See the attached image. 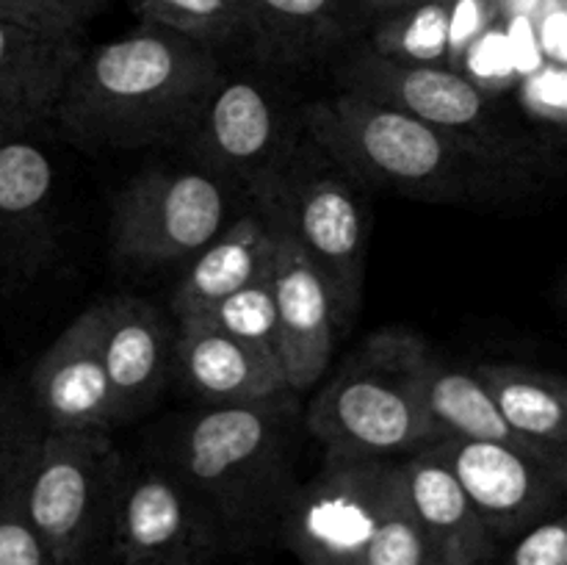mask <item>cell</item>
Instances as JSON below:
<instances>
[{
	"label": "cell",
	"mask_w": 567,
	"mask_h": 565,
	"mask_svg": "<svg viewBox=\"0 0 567 565\" xmlns=\"http://www.w3.org/2000/svg\"><path fill=\"white\" fill-rule=\"evenodd\" d=\"M476 565H502L498 559H487V563H476Z\"/></svg>",
	"instance_id": "37"
},
{
	"label": "cell",
	"mask_w": 567,
	"mask_h": 565,
	"mask_svg": "<svg viewBox=\"0 0 567 565\" xmlns=\"http://www.w3.org/2000/svg\"><path fill=\"white\" fill-rule=\"evenodd\" d=\"M266 280L275 299L277 360L291 393L302 397L330 369L336 341L347 327L341 325L324 277L280 227Z\"/></svg>",
	"instance_id": "13"
},
{
	"label": "cell",
	"mask_w": 567,
	"mask_h": 565,
	"mask_svg": "<svg viewBox=\"0 0 567 565\" xmlns=\"http://www.w3.org/2000/svg\"><path fill=\"white\" fill-rule=\"evenodd\" d=\"M360 565H441L410 513L396 463H393L385 502H382L380 524Z\"/></svg>",
	"instance_id": "27"
},
{
	"label": "cell",
	"mask_w": 567,
	"mask_h": 565,
	"mask_svg": "<svg viewBox=\"0 0 567 565\" xmlns=\"http://www.w3.org/2000/svg\"><path fill=\"white\" fill-rule=\"evenodd\" d=\"M432 449L454 471L498 548L563 510L567 491L563 458L493 441H441Z\"/></svg>",
	"instance_id": "11"
},
{
	"label": "cell",
	"mask_w": 567,
	"mask_h": 565,
	"mask_svg": "<svg viewBox=\"0 0 567 565\" xmlns=\"http://www.w3.org/2000/svg\"><path fill=\"white\" fill-rule=\"evenodd\" d=\"M502 565H567V521L563 510L537 521L515 541H509Z\"/></svg>",
	"instance_id": "30"
},
{
	"label": "cell",
	"mask_w": 567,
	"mask_h": 565,
	"mask_svg": "<svg viewBox=\"0 0 567 565\" xmlns=\"http://www.w3.org/2000/svg\"><path fill=\"white\" fill-rule=\"evenodd\" d=\"M172 371L203 408L269 404L291 399L280 363L203 321H181L175 330Z\"/></svg>",
	"instance_id": "17"
},
{
	"label": "cell",
	"mask_w": 567,
	"mask_h": 565,
	"mask_svg": "<svg viewBox=\"0 0 567 565\" xmlns=\"http://www.w3.org/2000/svg\"><path fill=\"white\" fill-rule=\"evenodd\" d=\"M369 17L358 0H244V39L264 64L305 70L341 53Z\"/></svg>",
	"instance_id": "18"
},
{
	"label": "cell",
	"mask_w": 567,
	"mask_h": 565,
	"mask_svg": "<svg viewBox=\"0 0 567 565\" xmlns=\"http://www.w3.org/2000/svg\"><path fill=\"white\" fill-rule=\"evenodd\" d=\"M421 404L432 443L441 441H493L520 443L504 424L491 393L474 369L443 363L430 355L421 377ZM524 446V443H520Z\"/></svg>",
	"instance_id": "23"
},
{
	"label": "cell",
	"mask_w": 567,
	"mask_h": 565,
	"mask_svg": "<svg viewBox=\"0 0 567 565\" xmlns=\"http://www.w3.org/2000/svg\"><path fill=\"white\" fill-rule=\"evenodd\" d=\"M125 465L111 432L42 430L37 438L17 502L55 565H105Z\"/></svg>",
	"instance_id": "6"
},
{
	"label": "cell",
	"mask_w": 567,
	"mask_h": 565,
	"mask_svg": "<svg viewBox=\"0 0 567 565\" xmlns=\"http://www.w3.org/2000/svg\"><path fill=\"white\" fill-rule=\"evenodd\" d=\"M255 205L299 244L336 299L341 325L360 310L365 286L363 186L332 164L308 138V150L293 147L286 166L252 194Z\"/></svg>",
	"instance_id": "7"
},
{
	"label": "cell",
	"mask_w": 567,
	"mask_h": 565,
	"mask_svg": "<svg viewBox=\"0 0 567 565\" xmlns=\"http://www.w3.org/2000/svg\"><path fill=\"white\" fill-rule=\"evenodd\" d=\"M299 397L181 413L161 427L150 458L169 469L205 507L225 552L277 537L299 480Z\"/></svg>",
	"instance_id": "1"
},
{
	"label": "cell",
	"mask_w": 567,
	"mask_h": 565,
	"mask_svg": "<svg viewBox=\"0 0 567 565\" xmlns=\"http://www.w3.org/2000/svg\"><path fill=\"white\" fill-rule=\"evenodd\" d=\"M42 435L25 391L0 386V507L20 482L33 443Z\"/></svg>",
	"instance_id": "28"
},
{
	"label": "cell",
	"mask_w": 567,
	"mask_h": 565,
	"mask_svg": "<svg viewBox=\"0 0 567 565\" xmlns=\"http://www.w3.org/2000/svg\"><path fill=\"white\" fill-rule=\"evenodd\" d=\"M0 17L11 22H22V25L44 28V31H83L53 0H0Z\"/></svg>",
	"instance_id": "33"
},
{
	"label": "cell",
	"mask_w": 567,
	"mask_h": 565,
	"mask_svg": "<svg viewBox=\"0 0 567 565\" xmlns=\"http://www.w3.org/2000/svg\"><path fill=\"white\" fill-rule=\"evenodd\" d=\"M393 463L324 454V465L299 482L277 537L299 565H360L377 524Z\"/></svg>",
	"instance_id": "9"
},
{
	"label": "cell",
	"mask_w": 567,
	"mask_h": 565,
	"mask_svg": "<svg viewBox=\"0 0 567 565\" xmlns=\"http://www.w3.org/2000/svg\"><path fill=\"white\" fill-rule=\"evenodd\" d=\"M299 122L305 136L363 188L435 205L507 194L504 183L435 127L365 94L341 89L310 100Z\"/></svg>",
	"instance_id": "3"
},
{
	"label": "cell",
	"mask_w": 567,
	"mask_h": 565,
	"mask_svg": "<svg viewBox=\"0 0 567 565\" xmlns=\"http://www.w3.org/2000/svg\"><path fill=\"white\" fill-rule=\"evenodd\" d=\"M55 166L25 133L0 138V280H33L59 255Z\"/></svg>",
	"instance_id": "15"
},
{
	"label": "cell",
	"mask_w": 567,
	"mask_h": 565,
	"mask_svg": "<svg viewBox=\"0 0 567 565\" xmlns=\"http://www.w3.org/2000/svg\"><path fill=\"white\" fill-rule=\"evenodd\" d=\"M275 236V222L258 205L249 214L227 222L203 249L186 260V271L172 297L177 325L197 319L233 291L260 280L269 269Z\"/></svg>",
	"instance_id": "21"
},
{
	"label": "cell",
	"mask_w": 567,
	"mask_h": 565,
	"mask_svg": "<svg viewBox=\"0 0 567 565\" xmlns=\"http://www.w3.org/2000/svg\"><path fill=\"white\" fill-rule=\"evenodd\" d=\"M142 22L221 50L244 39V0H127Z\"/></svg>",
	"instance_id": "25"
},
{
	"label": "cell",
	"mask_w": 567,
	"mask_h": 565,
	"mask_svg": "<svg viewBox=\"0 0 567 565\" xmlns=\"http://www.w3.org/2000/svg\"><path fill=\"white\" fill-rule=\"evenodd\" d=\"M0 565H55L44 543L22 515L17 487L0 507Z\"/></svg>",
	"instance_id": "31"
},
{
	"label": "cell",
	"mask_w": 567,
	"mask_h": 565,
	"mask_svg": "<svg viewBox=\"0 0 567 565\" xmlns=\"http://www.w3.org/2000/svg\"><path fill=\"white\" fill-rule=\"evenodd\" d=\"M225 225V181L203 170H147L116 194L111 247L120 264L161 269L192 258Z\"/></svg>",
	"instance_id": "8"
},
{
	"label": "cell",
	"mask_w": 567,
	"mask_h": 565,
	"mask_svg": "<svg viewBox=\"0 0 567 565\" xmlns=\"http://www.w3.org/2000/svg\"><path fill=\"white\" fill-rule=\"evenodd\" d=\"M219 75L216 50L142 22L125 37L83 50L53 122L86 150L183 142Z\"/></svg>",
	"instance_id": "2"
},
{
	"label": "cell",
	"mask_w": 567,
	"mask_h": 565,
	"mask_svg": "<svg viewBox=\"0 0 567 565\" xmlns=\"http://www.w3.org/2000/svg\"><path fill=\"white\" fill-rule=\"evenodd\" d=\"M53 3H59L61 9H64L66 14L83 28L94 14H97V11H103L111 0H53Z\"/></svg>",
	"instance_id": "34"
},
{
	"label": "cell",
	"mask_w": 567,
	"mask_h": 565,
	"mask_svg": "<svg viewBox=\"0 0 567 565\" xmlns=\"http://www.w3.org/2000/svg\"><path fill=\"white\" fill-rule=\"evenodd\" d=\"M369 48L399 64L449 66V0H419L380 14Z\"/></svg>",
	"instance_id": "24"
},
{
	"label": "cell",
	"mask_w": 567,
	"mask_h": 565,
	"mask_svg": "<svg viewBox=\"0 0 567 565\" xmlns=\"http://www.w3.org/2000/svg\"><path fill=\"white\" fill-rule=\"evenodd\" d=\"M518 114L524 116L526 125H529L537 136H540V131H551L557 138L565 136V127H567L565 66L540 61L535 70L524 72V78L518 81ZM543 142H546V138H543Z\"/></svg>",
	"instance_id": "29"
},
{
	"label": "cell",
	"mask_w": 567,
	"mask_h": 565,
	"mask_svg": "<svg viewBox=\"0 0 567 565\" xmlns=\"http://www.w3.org/2000/svg\"><path fill=\"white\" fill-rule=\"evenodd\" d=\"M100 355L114 397L116 424L142 415L172 374L175 330L153 302L131 294L100 299Z\"/></svg>",
	"instance_id": "16"
},
{
	"label": "cell",
	"mask_w": 567,
	"mask_h": 565,
	"mask_svg": "<svg viewBox=\"0 0 567 565\" xmlns=\"http://www.w3.org/2000/svg\"><path fill=\"white\" fill-rule=\"evenodd\" d=\"M192 321L210 325L214 330L230 336L233 341L247 343V347L258 349V352L277 360V316L266 275L260 277V280L233 291L230 297L216 302L214 308L205 310L203 316H197V319ZM277 363H280V360H277Z\"/></svg>",
	"instance_id": "26"
},
{
	"label": "cell",
	"mask_w": 567,
	"mask_h": 565,
	"mask_svg": "<svg viewBox=\"0 0 567 565\" xmlns=\"http://www.w3.org/2000/svg\"><path fill=\"white\" fill-rule=\"evenodd\" d=\"M358 3L365 6V9H369L371 14H385V11L402 9V6L419 3V0H358Z\"/></svg>",
	"instance_id": "35"
},
{
	"label": "cell",
	"mask_w": 567,
	"mask_h": 565,
	"mask_svg": "<svg viewBox=\"0 0 567 565\" xmlns=\"http://www.w3.org/2000/svg\"><path fill=\"white\" fill-rule=\"evenodd\" d=\"M25 399L44 432L116 427L114 397L100 355V305H89L28 374Z\"/></svg>",
	"instance_id": "14"
},
{
	"label": "cell",
	"mask_w": 567,
	"mask_h": 565,
	"mask_svg": "<svg viewBox=\"0 0 567 565\" xmlns=\"http://www.w3.org/2000/svg\"><path fill=\"white\" fill-rule=\"evenodd\" d=\"M408 507L441 565L496 559L498 546L465 496L454 471L432 446L396 460Z\"/></svg>",
	"instance_id": "20"
},
{
	"label": "cell",
	"mask_w": 567,
	"mask_h": 565,
	"mask_svg": "<svg viewBox=\"0 0 567 565\" xmlns=\"http://www.w3.org/2000/svg\"><path fill=\"white\" fill-rule=\"evenodd\" d=\"M430 355L413 330L374 332L305 408V427L324 454L396 463L432 446L421 404Z\"/></svg>",
	"instance_id": "5"
},
{
	"label": "cell",
	"mask_w": 567,
	"mask_h": 565,
	"mask_svg": "<svg viewBox=\"0 0 567 565\" xmlns=\"http://www.w3.org/2000/svg\"><path fill=\"white\" fill-rule=\"evenodd\" d=\"M532 33L537 39V48H540L543 61L548 64L565 66L567 53H565V39H567V3L565 0H546V3L537 9V14L529 20Z\"/></svg>",
	"instance_id": "32"
},
{
	"label": "cell",
	"mask_w": 567,
	"mask_h": 565,
	"mask_svg": "<svg viewBox=\"0 0 567 565\" xmlns=\"http://www.w3.org/2000/svg\"><path fill=\"white\" fill-rule=\"evenodd\" d=\"M219 554L214 521L169 469L153 458L125 465L105 565H214Z\"/></svg>",
	"instance_id": "10"
},
{
	"label": "cell",
	"mask_w": 567,
	"mask_h": 565,
	"mask_svg": "<svg viewBox=\"0 0 567 565\" xmlns=\"http://www.w3.org/2000/svg\"><path fill=\"white\" fill-rule=\"evenodd\" d=\"M341 89L402 109L435 127L507 192L526 188L548 166V144L502 94L476 86L452 66L399 64L374 50H354L338 70Z\"/></svg>",
	"instance_id": "4"
},
{
	"label": "cell",
	"mask_w": 567,
	"mask_h": 565,
	"mask_svg": "<svg viewBox=\"0 0 567 565\" xmlns=\"http://www.w3.org/2000/svg\"><path fill=\"white\" fill-rule=\"evenodd\" d=\"M474 371L504 424L524 446L567 460V382L563 374L524 363H480Z\"/></svg>",
	"instance_id": "22"
},
{
	"label": "cell",
	"mask_w": 567,
	"mask_h": 565,
	"mask_svg": "<svg viewBox=\"0 0 567 565\" xmlns=\"http://www.w3.org/2000/svg\"><path fill=\"white\" fill-rule=\"evenodd\" d=\"M183 142L192 147L197 170L227 186L238 183L252 194L286 166L297 147L282 105L269 89L249 78H227L225 72Z\"/></svg>",
	"instance_id": "12"
},
{
	"label": "cell",
	"mask_w": 567,
	"mask_h": 565,
	"mask_svg": "<svg viewBox=\"0 0 567 565\" xmlns=\"http://www.w3.org/2000/svg\"><path fill=\"white\" fill-rule=\"evenodd\" d=\"M6 136H11V133L6 131V127H3V122H0V138H6Z\"/></svg>",
	"instance_id": "36"
},
{
	"label": "cell",
	"mask_w": 567,
	"mask_h": 565,
	"mask_svg": "<svg viewBox=\"0 0 567 565\" xmlns=\"http://www.w3.org/2000/svg\"><path fill=\"white\" fill-rule=\"evenodd\" d=\"M81 53V33L44 31L0 17V122L6 131L28 133L53 120Z\"/></svg>",
	"instance_id": "19"
}]
</instances>
